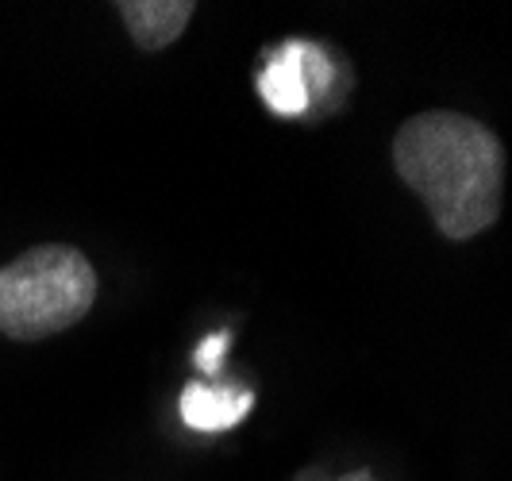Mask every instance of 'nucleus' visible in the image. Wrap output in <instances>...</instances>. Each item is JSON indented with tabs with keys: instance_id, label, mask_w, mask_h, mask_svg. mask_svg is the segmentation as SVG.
<instances>
[{
	"instance_id": "obj_5",
	"label": "nucleus",
	"mask_w": 512,
	"mask_h": 481,
	"mask_svg": "<svg viewBox=\"0 0 512 481\" xmlns=\"http://www.w3.org/2000/svg\"><path fill=\"white\" fill-rule=\"evenodd\" d=\"M258 97L278 116H301L312 101L305 81V43L289 39L282 51L270 54L258 74Z\"/></svg>"
},
{
	"instance_id": "obj_2",
	"label": "nucleus",
	"mask_w": 512,
	"mask_h": 481,
	"mask_svg": "<svg viewBox=\"0 0 512 481\" xmlns=\"http://www.w3.org/2000/svg\"><path fill=\"white\" fill-rule=\"evenodd\" d=\"M97 270L77 247L47 243L0 266V335L16 343L51 339L89 316Z\"/></svg>"
},
{
	"instance_id": "obj_6",
	"label": "nucleus",
	"mask_w": 512,
	"mask_h": 481,
	"mask_svg": "<svg viewBox=\"0 0 512 481\" xmlns=\"http://www.w3.org/2000/svg\"><path fill=\"white\" fill-rule=\"evenodd\" d=\"M228 343H231V331L205 335L201 347H197V366H201L205 374H220V358H224V351H228Z\"/></svg>"
},
{
	"instance_id": "obj_7",
	"label": "nucleus",
	"mask_w": 512,
	"mask_h": 481,
	"mask_svg": "<svg viewBox=\"0 0 512 481\" xmlns=\"http://www.w3.org/2000/svg\"><path fill=\"white\" fill-rule=\"evenodd\" d=\"M339 481H378V478H374L370 470H351V474H343Z\"/></svg>"
},
{
	"instance_id": "obj_4",
	"label": "nucleus",
	"mask_w": 512,
	"mask_h": 481,
	"mask_svg": "<svg viewBox=\"0 0 512 481\" xmlns=\"http://www.w3.org/2000/svg\"><path fill=\"white\" fill-rule=\"evenodd\" d=\"M251 408H255L251 389L205 385V381H189L181 389V420L193 431H231L247 420Z\"/></svg>"
},
{
	"instance_id": "obj_1",
	"label": "nucleus",
	"mask_w": 512,
	"mask_h": 481,
	"mask_svg": "<svg viewBox=\"0 0 512 481\" xmlns=\"http://www.w3.org/2000/svg\"><path fill=\"white\" fill-rule=\"evenodd\" d=\"M393 166L451 243L497 224L509 158L482 120L447 108L412 116L393 135Z\"/></svg>"
},
{
	"instance_id": "obj_3",
	"label": "nucleus",
	"mask_w": 512,
	"mask_h": 481,
	"mask_svg": "<svg viewBox=\"0 0 512 481\" xmlns=\"http://www.w3.org/2000/svg\"><path fill=\"white\" fill-rule=\"evenodd\" d=\"M116 12L139 51H166L189 27L197 4L193 0H120Z\"/></svg>"
}]
</instances>
